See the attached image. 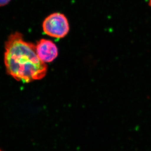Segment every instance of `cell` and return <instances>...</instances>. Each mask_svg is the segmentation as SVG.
Returning <instances> with one entry per match:
<instances>
[{"label": "cell", "instance_id": "cell-1", "mask_svg": "<svg viewBox=\"0 0 151 151\" xmlns=\"http://www.w3.org/2000/svg\"><path fill=\"white\" fill-rule=\"evenodd\" d=\"M4 63L7 74L23 83L41 80L47 72V66L38 56L36 46L24 40L20 32L12 34L6 41Z\"/></svg>", "mask_w": 151, "mask_h": 151}, {"label": "cell", "instance_id": "cell-2", "mask_svg": "<svg viewBox=\"0 0 151 151\" xmlns=\"http://www.w3.org/2000/svg\"><path fill=\"white\" fill-rule=\"evenodd\" d=\"M42 28L47 35L57 38L64 37L69 31L67 18L58 12L52 13L47 17L43 22Z\"/></svg>", "mask_w": 151, "mask_h": 151}, {"label": "cell", "instance_id": "cell-3", "mask_svg": "<svg viewBox=\"0 0 151 151\" xmlns=\"http://www.w3.org/2000/svg\"><path fill=\"white\" fill-rule=\"evenodd\" d=\"M35 46L37 55L44 63H51L58 55V49L52 41L41 39L37 42Z\"/></svg>", "mask_w": 151, "mask_h": 151}, {"label": "cell", "instance_id": "cell-4", "mask_svg": "<svg viewBox=\"0 0 151 151\" xmlns=\"http://www.w3.org/2000/svg\"><path fill=\"white\" fill-rule=\"evenodd\" d=\"M11 0H0V6H3L8 4Z\"/></svg>", "mask_w": 151, "mask_h": 151}, {"label": "cell", "instance_id": "cell-5", "mask_svg": "<svg viewBox=\"0 0 151 151\" xmlns=\"http://www.w3.org/2000/svg\"><path fill=\"white\" fill-rule=\"evenodd\" d=\"M149 5L151 6V0H150V1H149Z\"/></svg>", "mask_w": 151, "mask_h": 151}, {"label": "cell", "instance_id": "cell-6", "mask_svg": "<svg viewBox=\"0 0 151 151\" xmlns=\"http://www.w3.org/2000/svg\"><path fill=\"white\" fill-rule=\"evenodd\" d=\"M0 151H1V150H0Z\"/></svg>", "mask_w": 151, "mask_h": 151}]
</instances>
